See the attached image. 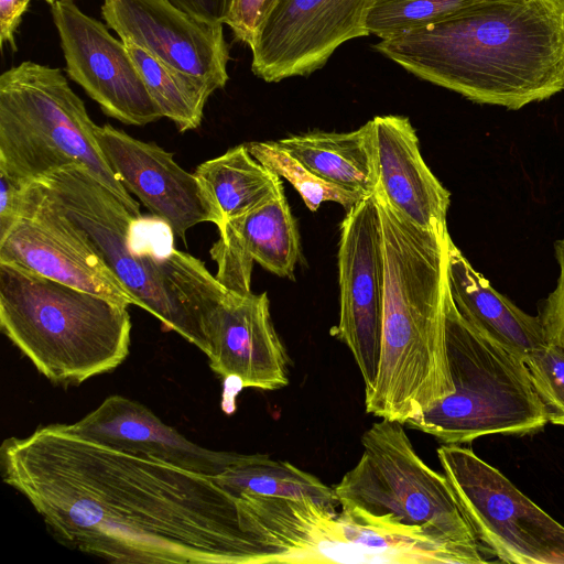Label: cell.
<instances>
[{
	"label": "cell",
	"instance_id": "6da1fadb",
	"mask_svg": "<svg viewBox=\"0 0 564 564\" xmlns=\"http://www.w3.org/2000/svg\"><path fill=\"white\" fill-rule=\"evenodd\" d=\"M0 469L68 549L112 563L242 564L239 496L213 476L65 423L6 438Z\"/></svg>",
	"mask_w": 564,
	"mask_h": 564
},
{
	"label": "cell",
	"instance_id": "7a4b0ae2",
	"mask_svg": "<svg viewBox=\"0 0 564 564\" xmlns=\"http://www.w3.org/2000/svg\"><path fill=\"white\" fill-rule=\"evenodd\" d=\"M375 50L471 101L517 110L564 90V0H480Z\"/></svg>",
	"mask_w": 564,
	"mask_h": 564
},
{
	"label": "cell",
	"instance_id": "3957f363",
	"mask_svg": "<svg viewBox=\"0 0 564 564\" xmlns=\"http://www.w3.org/2000/svg\"><path fill=\"white\" fill-rule=\"evenodd\" d=\"M378 206L384 269L381 352L366 411L406 424L454 392L445 339L448 232L427 231L383 195Z\"/></svg>",
	"mask_w": 564,
	"mask_h": 564
},
{
	"label": "cell",
	"instance_id": "277c9868",
	"mask_svg": "<svg viewBox=\"0 0 564 564\" xmlns=\"http://www.w3.org/2000/svg\"><path fill=\"white\" fill-rule=\"evenodd\" d=\"M31 184L86 234L139 307L209 354V319L228 289L203 261L173 247L139 248L137 225L142 218L82 165L63 166Z\"/></svg>",
	"mask_w": 564,
	"mask_h": 564
},
{
	"label": "cell",
	"instance_id": "5b68a950",
	"mask_svg": "<svg viewBox=\"0 0 564 564\" xmlns=\"http://www.w3.org/2000/svg\"><path fill=\"white\" fill-rule=\"evenodd\" d=\"M127 305L0 262V327L56 384H80L129 355Z\"/></svg>",
	"mask_w": 564,
	"mask_h": 564
},
{
	"label": "cell",
	"instance_id": "8992f818",
	"mask_svg": "<svg viewBox=\"0 0 564 564\" xmlns=\"http://www.w3.org/2000/svg\"><path fill=\"white\" fill-rule=\"evenodd\" d=\"M84 101L59 68L24 61L0 76V171L30 184L66 165H82L134 215L139 203L105 159Z\"/></svg>",
	"mask_w": 564,
	"mask_h": 564
},
{
	"label": "cell",
	"instance_id": "52a82bcc",
	"mask_svg": "<svg viewBox=\"0 0 564 564\" xmlns=\"http://www.w3.org/2000/svg\"><path fill=\"white\" fill-rule=\"evenodd\" d=\"M445 339L454 392L405 425L444 444L527 435L549 422L525 362L468 323L445 296Z\"/></svg>",
	"mask_w": 564,
	"mask_h": 564
},
{
	"label": "cell",
	"instance_id": "ba28073f",
	"mask_svg": "<svg viewBox=\"0 0 564 564\" xmlns=\"http://www.w3.org/2000/svg\"><path fill=\"white\" fill-rule=\"evenodd\" d=\"M403 423L381 419L362 435V454L334 487L340 508L419 531L465 555L487 563L448 479L415 452Z\"/></svg>",
	"mask_w": 564,
	"mask_h": 564
},
{
	"label": "cell",
	"instance_id": "9c48e42d",
	"mask_svg": "<svg viewBox=\"0 0 564 564\" xmlns=\"http://www.w3.org/2000/svg\"><path fill=\"white\" fill-rule=\"evenodd\" d=\"M245 564H422L425 539L359 513L328 509L310 498L241 494Z\"/></svg>",
	"mask_w": 564,
	"mask_h": 564
},
{
	"label": "cell",
	"instance_id": "30bf717a",
	"mask_svg": "<svg viewBox=\"0 0 564 564\" xmlns=\"http://www.w3.org/2000/svg\"><path fill=\"white\" fill-rule=\"evenodd\" d=\"M444 475L481 544L503 563L564 564V525L460 444H443Z\"/></svg>",
	"mask_w": 564,
	"mask_h": 564
},
{
	"label": "cell",
	"instance_id": "8fae6325",
	"mask_svg": "<svg viewBox=\"0 0 564 564\" xmlns=\"http://www.w3.org/2000/svg\"><path fill=\"white\" fill-rule=\"evenodd\" d=\"M0 262L127 306H139L86 234L31 183L25 186L18 220L0 238Z\"/></svg>",
	"mask_w": 564,
	"mask_h": 564
},
{
	"label": "cell",
	"instance_id": "7c38bea8",
	"mask_svg": "<svg viewBox=\"0 0 564 564\" xmlns=\"http://www.w3.org/2000/svg\"><path fill=\"white\" fill-rule=\"evenodd\" d=\"M337 258L339 321L330 334L349 348L366 393L379 368L384 291L381 223L373 195L347 210Z\"/></svg>",
	"mask_w": 564,
	"mask_h": 564
},
{
	"label": "cell",
	"instance_id": "4fadbf2b",
	"mask_svg": "<svg viewBox=\"0 0 564 564\" xmlns=\"http://www.w3.org/2000/svg\"><path fill=\"white\" fill-rule=\"evenodd\" d=\"M372 0H280L259 28L251 70L267 83L306 76L345 42L369 35Z\"/></svg>",
	"mask_w": 564,
	"mask_h": 564
},
{
	"label": "cell",
	"instance_id": "5bb4252c",
	"mask_svg": "<svg viewBox=\"0 0 564 564\" xmlns=\"http://www.w3.org/2000/svg\"><path fill=\"white\" fill-rule=\"evenodd\" d=\"M51 7L66 73L104 113L132 126L163 118L121 40L73 0H56Z\"/></svg>",
	"mask_w": 564,
	"mask_h": 564
},
{
	"label": "cell",
	"instance_id": "9a60e30c",
	"mask_svg": "<svg viewBox=\"0 0 564 564\" xmlns=\"http://www.w3.org/2000/svg\"><path fill=\"white\" fill-rule=\"evenodd\" d=\"M101 15L123 43L203 80L214 90L229 79L223 23H209L170 0H104Z\"/></svg>",
	"mask_w": 564,
	"mask_h": 564
},
{
	"label": "cell",
	"instance_id": "2e32d148",
	"mask_svg": "<svg viewBox=\"0 0 564 564\" xmlns=\"http://www.w3.org/2000/svg\"><path fill=\"white\" fill-rule=\"evenodd\" d=\"M98 145L128 192L135 195L152 216L183 240L192 227L213 215L199 183L154 142H144L111 124L96 126Z\"/></svg>",
	"mask_w": 564,
	"mask_h": 564
},
{
	"label": "cell",
	"instance_id": "e0dca14e",
	"mask_svg": "<svg viewBox=\"0 0 564 564\" xmlns=\"http://www.w3.org/2000/svg\"><path fill=\"white\" fill-rule=\"evenodd\" d=\"M209 367L240 388L274 391L289 384L290 358L270 314L267 293L228 290L208 324Z\"/></svg>",
	"mask_w": 564,
	"mask_h": 564
},
{
	"label": "cell",
	"instance_id": "ac0fdd59",
	"mask_svg": "<svg viewBox=\"0 0 564 564\" xmlns=\"http://www.w3.org/2000/svg\"><path fill=\"white\" fill-rule=\"evenodd\" d=\"M209 252L216 279L228 290L251 292L257 262L280 278L294 280L300 236L284 193L258 208L227 221Z\"/></svg>",
	"mask_w": 564,
	"mask_h": 564
},
{
	"label": "cell",
	"instance_id": "d6986e66",
	"mask_svg": "<svg viewBox=\"0 0 564 564\" xmlns=\"http://www.w3.org/2000/svg\"><path fill=\"white\" fill-rule=\"evenodd\" d=\"M371 120L378 173L376 191L420 228L445 235L451 194L424 162L410 120L392 115Z\"/></svg>",
	"mask_w": 564,
	"mask_h": 564
},
{
	"label": "cell",
	"instance_id": "ffe728a7",
	"mask_svg": "<svg viewBox=\"0 0 564 564\" xmlns=\"http://www.w3.org/2000/svg\"><path fill=\"white\" fill-rule=\"evenodd\" d=\"M78 434L122 449L144 453L200 474L217 476L239 453L202 447L135 400L115 394L69 424Z\"/></svg>",
	"mask_w": 564,
	"mask_h": 564
},
{
	"label": "cell",
	"instance_id": "44dd1931",
	"mask_svg": "<svg viewBox=\"0 0 564 564\" xmlns=\"http://www.w3.org/2000/svg\"><path fill=\"white\" fill-rule=\"evenodd\" d=\"M448 288L460 315L523 361L547 345L540 316L519 308L477 272L452 239L448 245Z\"/></svg>",
	"mask_w": 564,
	"mask_h": 564
},
{
	"label": "cell",
	"instance_id": "7402d4cb",
	"mask_svg": "<svg viewBox=\"0 0 564 564\" xmlns=\"http://www.w3.org/2000/svg\"><path fill=\"white\" fill-rule=\"evenodd\" d=\"M275 143L328 183L365 197L376 192L378 173L372 120L350 132H308Z\"/></svg>",
	"mask_w": 564,
	"mask_h": 564
},
{
	"label": "cell",
	"instance_id": "603a6c76",
	"mask_svg": "<svg viewBox=\"0 0 564 564\" xmlns=\"http://www.w3.org/2000/svg\"><path fill=\"white\" fill-rule=\"evenodd\" d=\"M194 175L218 229L284 193L281 177L257 161L246 144L200 163Z\"/></svg>",
	"mask_w": 564,
	"mask_h": 564
},
{
	"label": "cell",
	"instance_id": "cb8c5ba5",
	"mask_svg": "<svg viewBox=\"0 0 564 564\" xmlns=\"http://www.w3.org/2000/svg\"><path fill=\"white\" fill-rule=\"evenodd\" d=\"M124 45L162 117L170 119L180 132L197 129L205 105L215 90L203 80L162 63L143 48Z\"/></svg>",
	"mask_w": 564,
	"mask_h": 564
},
{
	"label": "cell",
	"instance_id": "d4e9b609",
	"mask_svg": "<svg viewBox=\"0 0 564 564\" xmlns=\"http://www.w3.org/2000/svg\"><path fill=\"white\" fill-rule=\"evenodd\" d=\"M246 145L257 161L292 184L311 212L317 210L324 202L338 203L348 210L366 198L318 177L275 142H249Z\"/></svg>",
	"mask_w": 564,
	"mask_h": 564
},
{
	"label": "cell",
	"instance_id": "484cf974",
	"mask_svg": "<svg viewBox=\"0 0 564 564\" xmlns=\"http://www.w3.org/2000/svg\"><path fill=\"white\" fill-rule=\"evenodd\" d=\"M478 1L480 0H381L370 7L366 28L369 34L387 39L447 20Z\"/></svg>",
	"mask_w": 564,
	"mask_h": 564
},
{
	"label": "cell",
	"instance_id": "4316f807",
	"mask_svg": "<svg viewBox=\"0 0 564 564\" xmlns=\"http://www.w3.org/2000/svg\"><path fill=\"white\" fill-rule=\"evenodd\" d=\"M524 362L549 422L564 426V349L547 343Z\"/></svg>",
	"mask_w": 564,
	"mask_h": 564
},
{
	"label": "cell",
	"instance_id": "83f0119b",
	"mask_svg": "<svg viewBox=\"0 0 564 564\" xmlns=\"http://www.w3.org/2000/svg\"><path fill=\"white\" fill-rule=\"evenodd\" d=\"M280 0H232L225 21L236 40L250 46L253 39Z\"/></svg>",
	"mask_w": 564,
	"mask_h": 564
},
{
	"label": "cell",
	"instance_id": "f1b7e54d",
	"mask_svg": "<svg viewBox=\"0 0 564 564\" xmlns=\"http://www.w3.org/2000/svg\"><path fill=\"white\" fill-rule=\"evenodd\" d=\"M554 249L560 274L555 289L544 301L539 316L546 341L564 349V238L555 241Z\"/></svg>",
	"mask_w": 564,
	"mask_h": 564
},
{
	"label": "cell",
	"instance_id": "f546056e",
	"mask_svg": "<svg viewBox=\"0 0 564 564\" xmlns=\"http://www.w3.org/2000/svg\"><path fill=\"white\" fill-rule=\"evenodd\" d=\"M25 186L0 171V238L6 236L20 216Z\"/></svg>",
	"mask_w": 564,
	"mask_h": 564
},
{
	"label": "cell",
	"instance_id": "4dcf8cb0",
	"mask_svg": "<svg viewBox=\"0 0 564 564\" xmlns=\"http://www.w3.org/2000/svg\"><path fill=\"white\" fill-rule=\"evenodd\" d=\"M177 8L209 23H223L227 19L232 0H170Z\"/></svg>",
	"mask_w": 564,
	"mask_h": 564
},
{
	"label": "cell",
	"instance_id": "1f68e13d",
	"mask_svg": "<svg viewBox=\"0 0 564 564\" xmlns=\"http://www.w3.org/2000/svg\"><path fill=\"white\" fill-rule=\"evenodd\" d=\"M31 0H0V44L17 51L15 32Z\"/></svg>",
	"mask_w": 564,
	"mask_h": 564
}]
</instances>
